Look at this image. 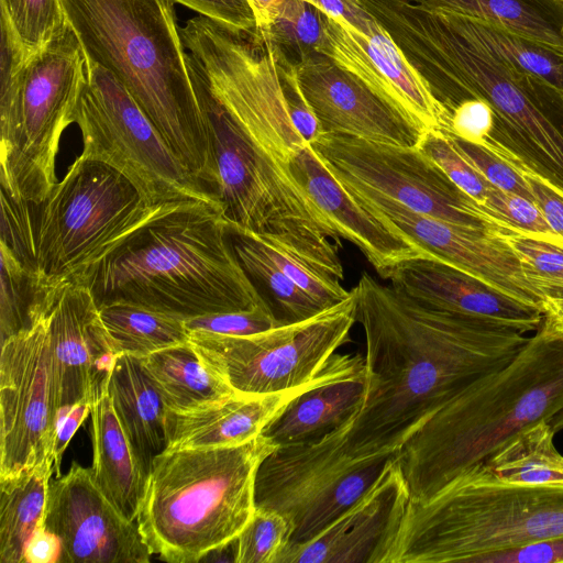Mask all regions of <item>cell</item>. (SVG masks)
I'll return each instance as SVG.
<instances>
[{"mask_svg":"<svg viewBox=\"0 0 563 563\" xmlns=\"http://www.w3.org/2000/svg\"><path fill=\"white\" fill-rule=\"evenodd\" d=\"M352 290L367 384L362 408L336 430L351 457L398 453L428 419L505 366L529 338L498 321L419 303L368 273Z\"/></svg>","mask_w":563,"mask_h":563,"instance_id":"obj_1","label":"cell"},{"mask_svg":"<svg viewBox=\"0 0 563 563\" xmlns=\"http://www.w3.org/2000/svg\"><path fill=\"white\" fill-rule=\"evenodd\" d=\"M74 280L98 306L123 300L184 320L267 306L234 253L222 207L197 200L170 203Z\"/></svg>","mask_w":563,"mask_h":563,"instance_id":"obj_2","label":"cell"},{"mask_svg":"<svg viewBox=\"0 0 563 563\" xmlns=\"http://www.w3.org/2000/svg\"><path fill=\"white\" fill-rule=\"evenodd\" d=\"M388 32L433 96L450 111L476 98L496 113L505 140L563 188V97L516 70L464 32L453 14L405 0H357Z\"/></svg>","mask_w":563,"mask_h":563,"instance_id":"obj_3","label":"cell"},{"mask_svg":"<svg viewBox=\"0 0 563 563\" xmlns=\"http://www.w3.org/2000/svg\"><path fill=\"white\" fill-rule=\"evenodd\" d=\"M62 3L88 58L128 89L176 156L212 191L216 172L209 119L189 74L174 1Z\"/></svg>","mask_w":563,"mask_h":563,"instance_id":"obj_4","label":"cell"},{"mask_svg":"<svg viewBox=\"0 0 563 563\" xmlns=\"http://www.w3.org/2000/svg\"><path fill=\"white\" fill-rule=\"evenodd\" d=\"M563 410V339L537 330L501 368L455 397L401 446L410 500H427L514 435Z\"/></svg>","mask_w":563,"mask_h":563,"instance_id":"obj_5","label":"cell"},{"mask_svg":"<svg viewBox=\"0 0 563 563\" xmlns=\"http://www.w3.org/2000/svg\"><path fill=\"white\" fill-rule=\"evenodd\" d=\"M275 448L260 434L236 445L156 455L136 518L153 554L195 563L231 545L255 511L256 472Z\"/></svg>","mask_w":563,"mask_h":563,"instance_id":"obj_6","label":"cell"},{"mask_svg":"<svg viewBox=\"0 0 563 563\" xmlns=\"http://www.w3.org/2000/svg\"><path fill=\"white\" fill-rule=\"evenodd\" d=\"M563 537V488L498 479L476 464L427 500H409L386 563H475Z\"/></svg>","mask_w":563,"mask_h":563,"instance_id":"obj_7","label":"cell"},{"mask_svg":"<svg viewBox=\"0 0 563 563\" xmlns=\"http://www.w3.org/2000/svg\"><path fill=\"white\" fill-rule=\"evenodd\" d=\"M187 63L209 119L216 172L212 191L228 223L271 236L342 280L341 239L324 213L289 165L261 148L233 121L189 52Z\"/></svg>","mask_w":563,"mask_h":563,"instance_id":"obj_8","label":"cell"},{"mask_svg":"<svg viewBox=\"0 0 563 563\" xmlns=\"http://www.w3.org/2000/svg\"><path fill=\"white\" fill-rule=\"evenodd\" d=\"M0 63L1 188L13 198L40 203L57 183L60 137L75 123L89 79V59L67 22L26 63L2 35Z\"/></svg>","mask_w":563,"mask_h":563,"instance_id":"obj_9","label":"cell"},{"mask_svg":"<svg viewBox=\"0 0 563 563\" xmlns=\"http://www.w3.org/2000/svg\"><path fill=\"white\" fill-rule=\"evenodd\" d=\"M170 203L147 205L119 172L78 156L44 200L31 203L38 283L78 278Z\"/></svg>","mask_w":563,"mask_h":563,"instance_id":"obj_10","label":"cell"},{"mask_svg":"<svg viewBox=\"0 0 563 563\" xmlns=\"http://www.w3.org/2000/svg\"><path fill=\"white\" fill-rule=\"evenodd\" d=\"M75 123L81 132L80 156L119 172L147 205L197 200L221 206L176 156L128 89L90 59Z\"/></svg>","mask_w":563,"mask_h":563,"instance_id":"obj_11","label":"cell"},{"mask_svg":"<svg viewBox=\"0 0 563 563\" xmlns=\"http://www.w3.org/2000/svg\"><path fill=\"white\" fill-rule=\"evenodd\" d=\"M396 455L351 457L336 430L317 441L276 446L257 468L255 507L287 519V547L306 543L355 504Z\"/></svg>","mask_w":563,"mask_h":563,"instance_id":"obj_12","label":"cell"},{"mask_svg":"<svg viewBox=\"0 0 563 563\" xmlns=\"http://www.w3.org/2000/svg\"><path fill=\"white\" fill-rule=\"evenodd\" d=\"M355 296L305 321L250 335L189 331L205 364L235 393L268 395L309 383L350 339Z\"/></svg>","mask_w":563,"mask_h":563,"instance_id":"obj_13","label":"cell"},{"mask_svg":"<svg viewBox=\"0 0 563 563\" xmlns=\"http://www.w3.org/2000/svg\"><path fill=\"white\" fill-rule=\"evenodd\" d=\"M311 146L330 173L387 196L415 212L493 233L522 232L462 191L418 146L321 134Z\"/></svg>","mask_w":563,"mask_h":563,"instance_id":"obj_14","label":"cell"},{"mask_svg":"<svg viewBox=\"0 0 563 563\" xmlns=\"http://www.w3.org/2000/svg\"><path fill=\"white\" fill-rule=\"evenodd\" d=\"M59 416L46 316L30 330L1 342L0 478L54 463Z\"/></svg>","mask_w":563,"mask_h":563,"instance_id":"obj_15","label":"cell"},{"mask_svg":"<svg viewBox=\"0 0 563 563\" xmlns=\"http://www.w3.org/2000/svg\"><path fill=\"white\" fill-rule=\"evenodd\" d=\"M336 180L366 211L395 229L423 254L481 279L494 289L543 311L542 295L528 282L500 233L454 225L412 211L400 202L345 179Z\"/></svg>","mask_w":563,"mask_h":563,"instance_id":"obj_16","label":"cell"},{"mask_svg":"<svg viewBox=\"0 0 563 563\" xmlns=\"http://www.w3.org/2000/svg\"><path fill=\"white\" fill-rule=\"evenodd\" d=\"M43 527L60 542L58 563H148L153 552L128 519L76 462L49 485Z\"/></svg>","mask_w":563,"mask_h":563,"instance_id":"obj_17","label":"cell"},{"mask_svg":"<svg viewBox=\"0 0 563 563\" xmlns=\"http://www.w3.org/2000/svg\"><path fill=\"white\" fill-rule=\"evenodd\" d=\"M296 69L300 89L319 122L321 134L415 147L426 132L405 110L327 55L312 56Z\"/></svg>","mask_w":563,"mask_h":563,"instance_id":"obj_18","label":"cell"},{"mask_svg":"<svg viewBox=\"0 0 563 563\" xmlns=\"http://www.w3.org/2000/svg\"><path fill=\"white\" fill-rule=\"evenodd\" d=\"M47 328L60 412L84 399L93 405L117 353L87 286L78 280L56 285Z\"/></svg>","mask_w":563,"mask_h":563,"instance_id":"obj_19","label":"cell"},{"mask_svg":"<svg viewBox=\"0 0 563 563\" xmlns=\"http://www.w3.org/2000/svg\"><path fill=\"white\" fill-rule=\"evenodd\" d=\"M409 500L396 455L355 504L314 539L287 547L277 563H386Z\"/></svg>","mask_w":563,"mask_h":563,"instance_id":"obj_20","label":"cell"},{"mask_svg":"<svg viewBox=\"0 0 563 563\" xmlns=\"http://www.w3.org/2000/svg\"><path fill=\"white\" fill-rule=\"evenodd\" d=\"M321 54L358 76L379 96L410 114L426 131L449 132L451 111L433 96L384 27L368 37L327 15Z\"/></svg>","mask_w":563,"mask_h":563,"instance_id":"obj_21","label":"cell"},{"mask_svg":"<svg viewBox=\"0 0 563 563\" xmlns=\"http://www.w3.org/2000/svg\"><path fill=\"white\" fill-rule=\"evenodd\" d=\"M397 292L429 307L476 316L536 332L542 312L432 255H417L376 272Z\"/></svg>","mask_w":563,"mask_h":563,"instance_id":"obj_22","label":"cell"},{"mask_svg":"<svg viewBox=\"0 0 563 563\" xmlns=\"http://www.w3.org/2000/svg\"><path fill=\"white\" fill-rule=\"evenodd\" d=\"M366 384L364 356L334 353L262 434L276 446L320 440L355 417L362 408Z\"/></svg>","mask_w":563,"mask_h":563,"instance_id":"obj_23","label":"cell"},{"mask_svg":"<svg viewBox=\"0 0 563 563\" xmlns=\"http://www.w3.org/2000/svg\"><path fill=\"white\" fill-rule=\"evenodd\" d=\"M291 174L324 213L339 238L353 243L376 272L424 255L395 229L366 211L334 178L309 143L288 162Z\"/></svg>","mask_w":563,"mask_h":563,"instance_id":"obj_24","label":"cell"},{"mask_svg":"<svg viewBox=\"0 0 563 563\" xmlns=\"http://www.w3.org/2000/svg\"><path fill=\"white\" fill-rule=\"evenodd\" d=\"M309 383L268 395L233 393L186 411L166 409V449H207L247 442L262 434L272 419Z\"/></svg>","mask_w":563,"mask_h":563,"instance_id":"obj_25","label":"cell"},{"mask_svg":"<svg viewBox=\"0 0 563 563\" xmlns=\"http://www.w3.org/2000/svg\"><path fill=\"white\" fill-rule=\"evenodd\" d=\"M107 389L120 424L148 476L153 460L166 449V407L142 357L117 354Z\"/></svg>","mask_w":563,"mask_h":563,"instance_id":"obj_26","label":"cell"},{"mask_svg":"<svg viewBox=\"0 0 563 563\" xmlns=\"http://www.w3.org/2000/svg\"><path fill=\"white\" fill-rule=\"evenodd\" d=\"M92 475L102 493L136 521L147 475L111 405L107 386L91 409Z\"/></svg>","mask_w":563,"mask_h":563,"instance_id":"obj_27","label":"cell"},{"mask_svg":"<svg viewBox=\"0 0 563 563\" xmlns=\"http://www.w3.org/2000/svg\"><path fill=\"white\" fill-rule=\"evenodd\" d=\"M430 11L454 13L501 26L563 52L561 0H405Z\"/></svg>","mask_w":563,"mask_h":563,"instance_id":"obj_28","label":"cell"},{"mask_svg":"<svg viewBox=\"0 0 563 563\" xmlns=\"http://www.w3.org/2000/svg\"><path fill=\"white\" fill-rule=\"evenodd\" d=\"M53 461L0 478V563H23L30 538L43 527Z\"/></svg>","mask_w":563,"mask_h":563,"instance_id":"obj_29","label":"cell"},{"mask_svg":"<svg viewBox=\"0 0 563 563\" xmlns=\"http://www.w3.org/2000/svg\"><path fill=\"white\" fill-rule=\"evenodd\" d=\"M166 409L186 411L235 393L201 360L190 342L142 357Z\"/></svg>","mask_w":563,"mask_h":563,"instance_id":"obj_30","label":"cell"},{"mask_svg":"<svg viewBox=\"0 0 563 563\" xmlns=\"http://www.w3.org/2000/svg\"><path fill=\"white\" fill-rule=\"evenodd\" d=\"M228 227L241 266L279 325L305 321L327 310L272 261L251 231Z\"/></svg>","mask_w":563,"mask_h":563,"instance_id":"obj_31","label":"cell"},{"mask_svg":"<svg viewBox=\"0 0 563 563\" xmlns=\"http://www.w3.org/2000/svg\"><path fill=\"white\" fill-rule=\"evenodd\" d=\"M100 318L117 354L145 357L189 342L185 320L123 300L101 303Z\"/></svg>","mask_w":563,"mask_h":563,"instance_id":"obj_32","label":"cell"},{"mask_svg":"<svg viewBox=\"0 0 563 563\" xmlns=\"http://www.w3.org/2000/svg\"><path fill=\"white\" fill-rule=\"evenodd\" d=\"M547 420L522 430L482 462L498 479L563 488V454Z\"/></svg>","mask_w":563,"mask_h":563,"instance_id":"obj_33","label":"cell"},{"mask_svg":"<svg viewBox=\"0 0 563 563\" xmlns=\"http://www.w3.org/2000/svg\"><path fill=\"white\" fill-rule=\"evenodd\" d=\"M453 14L461 29L489 53L563 97V52L501 26Z\"/></svg>","mask_w":563,"mask_h":563,"instance_id":"obj_34","label":"cell"},{"mask_svg":"<svg viewBox=\"0 0 563 563\" xmlns=\"http://www.w3.org/2000/svg\"><path fill=\"white\" fill-rule=\"evenodd\" d=\"M0 335L1 342L30 330L51 310L54 290L42 286L13 252L0 243Z\"/></svg>","mask_w":563,"mask_h":563,"instance_id":"obj_35","label":"cell"},{"mask_svg":"<svg viewBox=\"0 0 563 563\" xmlns=\"http://www.w3.org/2000/svg\"><path fill=\"white\" fill-rule=\"evenodd\" d=\"M327 14L302 0H285L271 25L254 40L266 42L287 62L298 66L321 54Z\"/></svg>","mask_w":563,"mask_h":563,"instance_id":"obj_36","label":"cell"},{"mask_svg":"<svg viewBox=\"0 0 563 563\" xmlns=\"http://www.w3.org/2000/svg\"><path fill=\"white\" fill-rule=\"evenodd\" d=\"M1 25L26 63L66 26L62 0H0Z\"/></svg>","mask_w":563,"mask_h":563,"instance_id":"obj_37","label":"cell"},{"mask_svg":"<svg viewBox=\"0 0 563 563\" xmlns=\"http://www.w3.org/2000/svg\"><path fill=\"white\" fill-rule=\"evenodd\" d=\"M528 282L548 299L563 298V249L525 232L500 233ZM544 305V303H543Z\"/></svg>","mask_w":563,"mask_h":563,"instance_id":"obj_38","label":"cell"},{"mask_svg":"<svg viewBox=\"0 0 563 563\" xmlns=\"http://www.w3.org/2000/svg\"><path fill=\"white\" fill-rule=\"evenodd\" d=\"M249 231V230H247ZM272 261L302 290L329 309L350 297L341 279L271 236L252 232Z\"/></svg>","mask_w":563,"mask_h":563,"instance_id":"obj_39","label":"cell"},{"mask_svg":"<svg viewBox=\"0 0 563 563\" xmlns=\"http://www.w3.org/2000/svg\"><path fill=\"white\" fill-rule=\"evenodd\" d=\"M289 538L290 525L283 515L255 507L251 520L234 540L233 562L277 563Z\"/></svg>","mask_w":563,"mask_h":563,"instance_id":"obj_40","label":"cell"},{"mask_svg":"<svg viewBox=\"0 0 563 563\" xmlns=\"http://www.w3.org/2000/svg\"><path fill=\"white\" fill-rule=\"evenodd\" d=\"M445 175L466 195L485 206L487 195L494 187L454 146L448 132L429 130L417 145Z\"/></svg>","mask_w":563,"mask_h":563,"instance_id":"obj_41","label":"cell"},{"mask_svg":"<svg viewBox=\"0 0 563 563\" xmlns=\"http://www.w3.org/2000/svg\"><path fill=\"white\" fill-rule=\"evenodd\" d=\"M482 146L514 167L525 178L533 202L541 210L552 230L563 236V192L529 167L519 153L498 140L488 136Z\"/></svg>","mask_w":563,"mask_h":563,"instance_id":"obj_42","label":"cell"},{"mask_svg":"<svg viewBox=\"0 0 563 563\" xmlns=\"http://www.w3.org/2000/svg\"><path fill=\"white\" fill-rule=\"evenodd\" d=\"M484 207L516 229L563 249V236L552 230L533 201L493 187Z\"/></svg>","mask_w":563,"mask_h":563,"instance_id":"obj_43","label":"cell"},{"mask_svg":"<svg viewBox=\"0 0 563 563\" xmlns=\"http://www.w3.org/2000/svg\"><path fill=\"white\" fill-rule=\"evenodd\" d=\"M188 331L220 335H250L279 325L267 306L251 310L222 312L185 320Z\"/></svg>","mask_w":563,"mask_h":563,"instance_id":"obj_44","label":"cell"},{"mask_svg":"<svg viewBox=\"0 0 563 563\" xmlns=\"http://www.w3.org/2000/svg\"><path fill=\"white\" fill-rule=\"evenodd\" d=\"M454 146L495 188L533 201L525 178L501 158L483 146L460 140L449 133Z\"/></svg>","mask_w":563,"mask_h":563,"instance_id":"obj_45","label":"cell"},{"mask_svg":"<svg viewBox=\"0 0 563 563\" xmlns=\"http://www.w3.org/2000/svg\"><path fill=\"white\" fill-rule=\"evenodd\" d=\"M272 49L275 55L277 71L284 89L291 122L302 140L311 144L321 135V129L300 89L296 66L287 62L273 47Z\"/></svg>","mask_w":563,"mask_h":563,"instance_id":"obj_46","label":"cell"},{"mask_svg":"<svg viewBox=\"0 0 563 563\" xmlns=\"http://www.w3.org/2000/svg\"><path fill=\"white\" fill-rule=\"evenodd\" d=\"M496 113L492 106L482 99L471 98L461 101L451 110V135L482 146L492 134Z\"/></svg>","mask_w":563,"mask_h":563,"instance_id":"obj_47","label":"cell"},{"mask_svg":"<svg viewBox=\"0 0 563 563\" xmlns=\"http://www.w3.org/2000/svg\"><path fill=\"white\" fill-rule=\"evenodd\" d=\"M230 30L256 35V18L247 0H173Z\"/></svg>","mask_w":563,"mask_h":563,"instance_id":"obj_48","label":"cell"},{"mask_svg":"<svg viewBox=\"0 0 563 563\" xmlns=\"http://www.w3.org/2000/svg\"><path fill=\"white\" fill-rule=\"evenodd\" d=\"M475 563H563V537L492 552Z\"/></svg>","mask_w":563,"mask_h":563,"instance_id":"obj_49","label":"cell"},{"mask_svg":"<svg viewBox=\"0 0 563 563\" xmlns=\"http://www.w3.org/2000/svg\"><path fill=\"white\" fill-rule=\"evenodd\" d=\"M306 1L319 10H321L328 16L342 21L360 33L372 36L379 30L382 25L376 19L366 11L357 0H302Z\"/></svg>","mask_w":563,"mask_h":563,"instance_id":"obj_50","label":"cell"},{"mask_svg":"<svg viewBox=\"0 0 563 563\" xmlns=\"http://www.w3.org/2000/svg\"><path fill=\"white\" fill-rule=\"evenodd\" d=\"M92 404L88 399L80 400L60 412L53 445L54 472L57 476L63 454L85 419L91 413Z\"/></svg>","mask_w":563,"mask_h":563,"instance_id":"obj_51","label":"cell"},{"mask_svg":"<svg viewBox=\"0 0 563 563\" xmlns=\"http://www.w3.org/2000/svg\"><path fill=\"white\" fill-rule=\"evenodd\" d=\"M59 556V539L42 527L27 541L23 563H58Z\"/></svg>","mask_w":563,"mask_h":563,"instance_id":"obj_52","label":"cell"},{"mask_svg":"<svg viewBox=\"0 0 563 563\" xmlns=\"http://www.w3.org/2000/svg\"><path fill=\"white\" fill-rule=\"evenodd\" d=\"M542 314L539 330L548 336L563 339V298L548 299Z\"/></svg>","mask_w":563,"mask_h":563,"instance_id":"obj_53","label":"cell"},{"mask_svg":"<svg viewBox=\"0 0 563 563\" xmlns=\"http://www.w3.org/2000/svg\"><path fill=\"white\" fill-rule=\"evenodd\" d=\"M256 18V34L264 32L276 18L285 0H247Z\"/></svg>","mask_w":563,"mask_h":563,"instance_id":"obj_54","label":"cell"},{"mask_svg":"<svg viewBox=\"0 0 563 563\" xmlns=\"http://www.w3.org/2000/svg\"><path fill=\"white\" fill-rule=\"evenodd\" d=\"M555 433L563 431V410L549 420Z\"/></svg>","mask_w":563,"mask_h":563,"instance_id":"obj_55","label":"cell"},{"mask_svg":"<svg viewBox=\"0 0 563 563\" xmlns=\"http://www.w3.org/2000/svg\"><path fill=\"white\" fill-rule=\"evenodd\" d=\"M563 2V0H561Z\"/></svg>","mask_w":563,"mask_h":563,"instance_id":"obj_56","label":"cell"}]
</instances>
